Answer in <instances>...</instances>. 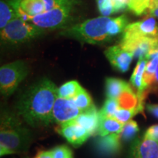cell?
<instances>
[{
  "label": "cell",
  "instance_id": "11",
  "mask_svg": "<svg viewBox=\"0 0 158 158\" xmlns=\"http://www.w3.org/2000/svg\"><path fill=\"white\" fill-rule=\"evenodd\" d=\"M104 54L113 68L121 73H125L129 70L132 60L134 58L131 53L124 50L120 45L108 47L105 51Z\"/></svg>",
  "mask_w": 158,
  "mask_h": 158
},
{
  "label": "cell",
  "instance_id": "33",
  "mask_svg": "<svg viewBox=\"0 0 158 158\" xmlns=\"http://www.w3.org/2000/svg\"><path fill=\"white\" fill-rule=\"evenodd\" d=\"M147 109L152 115L158 118V103L157 104H148Z\"/></svg>",
  "mask_w": 158,
  "mask_h": 158
},
{
  "label": "cell",
  "instance_id": "2",
  "mask_svg": "<svg viewBox=\"0 0 158 158\" xmlns=\"http://www.w3.org/2000/svg\"><path fill=\"white\" fill-rule=\"evenodd\" d=\"M0 155L2 157L25 151L31 141V134L20 119L10 113H3L0 127Z\"/></svg>",
  "mask_w": 158,
  "mask_h": 158
},
{
  "label": "cell",
  "instance_id": "28",
  "mask_svg": "<svg viewBox=\"0 0 158 158\" xmlns=\"http://www.w3.org/2000/svg\"><path fill=\"white\" fill-rule=\"evenodd\" d=\"M151 0H129L128 7L136 15H141L149 9Z\"/></svg>",
  "mask_w": 158,
  "mask_h": 158
},
{
  "label": "cell",
  "instance_id": "7",
  "mask_svg": "<svg viewBox=\"0 0 158 158\" xmlns=\"http://www.w3.org/2000/svg\"><path fill=\"white\" fill-rule=\"evenodd\" d=\"M119 45L124 50L131 53L135 58H146L149 51L158 45V37H140L122 38Z\"/></svg>",
  "mask_w": 158,
  "mask_h": 158
},
{
  "label": "cell",
  "instance_id": "21",
  "mask_svg": "<svg viewBox=\"0 0 158 158\" xmlns=\"http://www.w3.org/2000/svg\"><path fill=\"white\" fill-rule=\"evenodd\" d=\"M83 89L77 81H70L66 82L58 89L57 95L59 98L72 100Z\"/></svg>",
  "mask_w": 158,
  "mask_h": 158
},
{
  "label": "cell",
  "instance_id": "6",
  "mask_svg": "<svg viewBox=\"0 0 158 158\" xmlns=\"http://www.w3.org/2000/svg\"><path fill=\"white\" fill-rule=\"evenodd\" d=\"M73 5L61 6L36 16L27 18L25 21L31 23L43 31L62 28L70 21Z\"/></svg>",
  "mask_w": 158,
  "mask_h": 158
},
{
  "label": "cell",
  "instance_id": "16",
  "mask_svg": "<svg viewBox=\"0 0 158 158\" xmlns=\"http://www.w3.org/2000/svg\"><path fill=\"white\" fill-rule=\"evenodd\" d=\"M79 125L88 130L91 135H94L98 130L99 114L95 106L91 109L82 112L73 119Z\"/></svg>",
  "mask_w": 158,
  "mask_h": 158
},
{
  "label": "cell",
  "instance_id": "31",
  "mask_svg": "<svg viewBox=\"0 0 158 158\" xmlns=\"http://www.w3.org/2000/svg\"><path fill=\"white\" fill-rule=\"evenodd\" d=\"M144 136L152 138L158 143V124L152 125L148 128V130L144 134Z\"/></svg>",
  "mask_w": 158,
  "mask_h": 158
},
{
  "label": "cell",
  "instance_id": "17",
  "mask_svg": "<svg viewBox=\"0 0 158 158\" xmlns=\"http://www.w3.org/2000/svg\"><path fill=\"white\" fill-rule=\"evenodd\" d=\"M117 101L119 108L127 110L139 109L141 112L143 110V103L140 102L137 94L134 92L130 84L117 98Z\"/></svg>",
  "mask_w": 158,
  "mask_h": 158
},
{
  "label": "cell",
  "instance_id": "24",
  "mask_svg": "<svg viewBox=\"0 0 158 158\" xmlns=\"http://www.w3.org/2000/svg\"><path fill=\"white\" fill-rule=\"evenodd\" d=\"M74 104L82 112L86 111L94 107V105L92 102V98L84 89L81 91L73 99H72Z\"/></svg>",
  "mask_w": 158,
  "mask_h": 158
},
{
  "label": "cell",
  "instance_id": "19",
  "mask_svg": "<svg viewBox=\"0 0 158 158\" xmlns=\"http://www.w3.org/2000/svg\"><path fill=\"white\" fill-rule=\"evenodd\" d=\"M18 17H20L19 13L11 0L0 1V29H4L11 21Z\"/></svg>",
  "mask_w": 158,
  "mask_h": 158
},
{
  "label": "cell",
  "instance_id": "5",
  "mask_svg": "<svg viewBox=\"0 0 158 158\" xmlns=\"http://www.w3.org/2000/svg\"><path fill=\"white\" fill-rule=\"evenodd\" d=\"M28 68L21 60L8 63L0 68V89L4 96L10 95L26 78Z\"/></svg>",
  "mask_w": 158,
  "mask_h": 158
},
{
  "label": "cell",
  "instance_id": "1",
  "mask_svg": "<svg viewBox=\"0 0 158 158\" xmlns=\"http://www.w3.org/2000/svg\"><path fill=\"white\" fill-rule=\"evenodd\" d=\"M58 89L48 78H43L31 86L20 99L18 109L20 115L33 127L47 126L54 121L53 108Z\"/></svg>",
  "mask_w": 158,
  "mask_h": 158
},
{
  "label": "cell",
  "instance_id": "12",
  "mask_svg": "<svg viewBox=\"0 0 158 158\" xmlns=\"http://www.w3.org/2000/svg\"><path fill=\"white\" fill-rule=\"evenodd\" d=\"M131 158H158V143L143 135L134 142Z\"/></svg>",
  "mask_w": 158,
  "mask_h": 158
},
{
  "label": "cell",
  "instance_id": "32",
  "mask_svg": "<svg viewBox=\"0 0 158 158\" xmlns=\"http://www.w3.org/2000/svg\"><path fill=\"white\" fill-rule=\"evenodd\" d=\"M149 92H155V93H158V68L156 70L155 78L152 84L149 86V89H147V93Z\"/></svg>",
  "mask_w": 158,
  "mask_h": 158
},
{
  "label": "cell",
  "instance_id": "29",
  "mask_svg": "<svg viewBox=\"0 0 158 158\" xmlns=\"http://www.w3.org/2000/svg\"><path fill=\"white\" fill-rule=\"evenodd\" d=\"M141 110L139 109H132V110H127V109H123V108H119L116 110L115 114H114V118L117 119L118 122H120L122 124L127 123L131 118L135 116L136 114L141 113Z\"/></svg>",
  "mask_w": 158,
  "mask_h": 158
},
{
  "label": "cell",
  "instance_id": "14",
  "mask_svg": "<svg viewBox=\"0 0 158 158\" xmlns=\"http://www.w3.org/2000/svg\"><path fill=\"white\" fill-rule=\"evenodd\" d=\"M100 137L96 140V147L99 152L103 155L109 156L119 151L122 140L120 133L110 134Z\"/></svg>",
  "mask_w": 158,
  "mask_h": 158
},
{
  "label": "cell",
  "instance_id": "27",
  "mask_svg": "<svg viewBox=\"0 0 158 158\" xmlns=\"http://www.w3.org/2000/svg\"><path fill=\"white\" fill-rule=\"evenodd\" d=\"M98 8L102 16L109 17L116 13L114 0H96Z\"/></svg>",
  "mask_w": 158,
  "mask_h": 158
},
{
  "label": "cell",
  "instance_id": "20",
  "mask_svg": "<svg viewBox=\"0 0 158 158\" xmlns=\"http://www.w3.org/2000/svg\"><path fill=\"white\" fill-rule=\"evenodd\" d=\"M129 85L124 81L116 78H107L106 79V93L108 98L116 99L119 97L124 89Z\"/></svg>",
  "mask_w": 158,
  "mask_h": 158
},
{
  "label": "cell",
  "instance_id": "4",
  "mask_svg": "<svg viewBox=\"0 0 158 158\" xmlns=\"http://www.w3.org/2000/svg\"><path fill=\"white\" fill-rule=\"evenodd\" d=\"M44 32L36 26L18 17L1 29V41L7 44H19L39 36Z\"/></svg>",
  "mask_w": 158,
  "mask_h": 158
},
{
  "label": "cell",
  "instance_id": "10",
  "mask_svg": "<svg viewBox=\"0 0 158 158\" xmlns=\"http://www.w3.org/2000/svg\"><path fill=\"white\" fill-rule=\"evenodd\" d=\"M57 132L75 147L81 146L91 136L88 130L79 125L73 120L61 124L57 129Z\"/></svg>",
  "mask_w": 158,
  "mask_h": 158
},
{
  "label": "cell",
  "instance_id": "15",
  "mask_svg": "<svg viewBox=\"0 0 158 158\" xmlns=\"http://www.w3.org/2000/svg\"><path fill=\"white\" fill-rule=\"evenodd\" d=\"M147 62L148 60L145 57L140 58L137 64H136V67L134 69L131 78H130V83L137 91L136 94H137L140 102L142 103H143L146 94H147V91L143 88V74L145 72Z\"/></svg>",
  "mask_w": 158,
  "mask_h": 158
},
{
  "label": "cell",
  "instance_id": "34",
  "mask_svg": "<svg viewBox=\"0 0 158 158\" xmlns=\"http://www.w3.org/2000/svg\"><path fill=\"white\" fill-rule=\"evenodd\" d=\"M34 158H53V152L51 151H40L35 156Z\"/></svg>",
  "mask_w": 158,
  "mask_h": 158
},
{
  "label": "cell",
  "instance_id": "23",
  "mask_svg": "<svg viewBox=\"0 0 158 158\" xmlns=\"http://www.w3.org/2000/svg\"><path fill=\"white\" fill-rule=\"evenodd\" d=\"M158 68V56L154 57L153 59H150L147 62L145 72L143 74V88L147 92V89L152 84L154 78H155L156 70Z\"/></svg>",
  "mask_w": 158,
  "mask_h": 158
},
{
  "label": "cell",
  "instance_id": "35",
  "mask_svg": "<svg viewBox=\"0 0 158 158\" xmlns=\"http://www.w3.org/2000/svg\"><path fill=\"white\" fill-rule=\"evenodd\" d=\"M156 56H158V45L157 47H155V48H153L152 50L149 51V54H148L147 55V56H146V59H147V60H150V59H153L154 57Z\"/></svg>",
  "mask_w": 158,
  "mask_h": 158
},
{
  "label": "cell",
  "instance_id": "8",
  "mask_svg": "<svg viewBox=\"0 0 158 158\" xmlns=\"http://www.w3.org/2000/svg\"><path fill=\"white\" fill-rule=\"evenodd\" d=\"M140 37H158V24L155 18L148 17L130 23L124 29L123 38Z\"/></svg>",
  "mask_w": 158,
  "mask_h": 158
},
{
  "label": "cell",
  "instance_id": "36",
  "mask_svg": "<svg viewBox=\"0 0 158 158\" xmlns=\"http://www.w3.org/2000/svg\"><path fill=\"white\" fill-rule=\"evenodd\" d=\"M149 14L152 17H156L158 19V9L154 8V9H149Z\"/></svg>",
  "mask_w": 158,
  "mask_h": 158
},
{
  "label": "cell",
  "instance_id": "22",
  "mask_svg": "<svg viewBox=\"0 0 158 158\" xmlns=\"http://www.w3.org/2000/svg\"><path fill=\"white\" fill-rule=\"evenodd\" d=\"M128 19L125 15L111 19L108 24V35L113 37L124 31L128 25Z\"/></svg>",
  "mask_w": 158,
  "mask_h": 158
},
{
  "label": "cell",
  "instance_id": "13",
  "mask_svg": "<svg viewBox=\"0 0 158 158\" xmlns=\"http://www.w3.org/2000/svg\"><path fill=\"white\" fill-rule=\"evenodd\" d=\"M19 12L20 17L26 20L29 17H34L45 12L43 0H11Z\"/></svg>",
  "mask_w": 158,
  "mask_h": 158
},
{
  "label": "cell",
  "instance_id": "26",
  "mask_svg": "<svg viewBox=\"0 0 158 158\" xmlns=\"http://www.w3.org/2000/svg\"><path fill=\"white\" fill-rule=\"evenodd\" d=\"M118 108L119 107L116 99L107 98L101 110L98 111L99 117H114Z\"/></svg>",
  "mask_w": 158,
  "mask_h": 158
},
{
  "label": "cell",
  "instance_id": "30",
  "mask_svg": "<svg viewBox=\"0 0 158 158\" xmlns=\"http://www.w3.org/2000/svg\"><path fill=\"white\" fill-rule=\"evenodd\" d=\"M53 158H73L70 149L66 146H59L52 149Z\"/></svg>",
  "mask_w": 158,
  "mask_h": 158
},
{
  "label": "cell",
  "instance_id": "3",
  "mask_svg": "<svg viewBox=\"0 0 158 158\" xmlns=\"http://www.w3.org/2000/svg\"><path fill=\"white\" fill-rule=\"evenodd\" d=\"M112 18L100 16L64 29L61 34L89 44H102L112 37L108 35V24Z\"/></svg>",
  "mask_w": 158,
  "mask_h": 158
},
{
  "label": "cell",
  "instance_id": "25",
  "mask_svg": "<svg viewBox=\"0 0 158 158\" xmlns=\"http://www.w3.org/2000/svg\"><path fill=\"white\" fill-rule=\"evenodd\" d=\"M139 131L137 122L133 120H130L127 123L124 124L123 128L120 133L121 139L124 141H129L133 140Z\"/></svg>",
  "mask_w": 158,
  "mask_h": 158
},
{
  "label": "cell",
  "instance_id": "18",
  "mask_svg": "<svg viewBox=\"0 0 158 158\" xmlns=\"http://www.w3.org/2000/svg\"><path fill=\"white\" fill-rule=\"evenodd\" d=\"M124 124L114 117H99L98 133L100 136L121 133Z\"/></svg>",
  "mask_w": 158,
  "mask_h": 158
},
{
  "label": "cell",
  "instance_id": "9",
  "mask_svg": "<svg viewBox=\"0 0 158 158\" xmlns=\"http://www.w3.org/2000/svg\"><path fill=\"white\" fill-rule=\"evenodd\" d=\"M82 111L74 104L73 100L57 98L53 108L54 122L61 124L70 122L78 116Z\"/></svg>",
  "mask_w": 158,
  "mask_h": 158
}]
</instances>
